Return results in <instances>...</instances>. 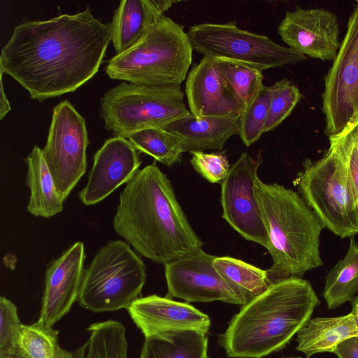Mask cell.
<instances>
[{
  "label": "cell",
  "mask_w": 358,
  "mask_h": 358,
  "mask_svg": "<svg viewBox=\"0 0 358 358\" xmlns=\"http://www.w3.org/2000/svg\"><path fill=\"white\" fill-rule=\"evenodd\" d=\"M111 41L110 23L90 7L74 15L17 25L1 50L0 71L40 102L72 92L90 80Z\"/></svg>",
  "instance_id": "6da1fadb"
},
{
  "label": "cell",
  "mask_w": 358,
  "mask_h": 358,
  "mask_svg": "<svg viewBox=\"0 0 358 358\" xmlns=\"http://www.w3.org/2000/svg\"><path fill=\"white\" fill-rule=\"evenodd\" d=\"M113 225L138 254L155 263L164 265L202 249L170 180L155 163L126 184Z\"/></svg>",
  "instance_id": "7a4b0ae2"
},
{
  "label": "cell",
  "mask_w": 358,
  "mask_h": 358,
  "mask_svg": "<svg viewBox=\"0 0 358 358\" xmlns=\"http://www.w3.org/2000/svg\"><path fill=\"white\" fill-rule=\"evenodd\" d=\"M320 300L309 281L290 276L243 305L219 341L233 358H262L286 346Z\"/></svg>",
  "instance_id": "3957f363"
},
{
  "label": "cell",
  "mask_w": 358,
  "mask_h": 358,
  "mask_svg": "<svg viewBox=\"0 0 358 358\" xmlns=\"http://www.w3.org/2000/svg\"><path fill=\"white\" fill-rule=\"evenodd\" d=\"M255 192L268 236L273 265L266 271L271 282L299 277L321 266L320 238L324 227L301 196L259 178Z\"/></svg>",
  "instance_id": "277c9868"
},
{
  "label": "cell",
  "mask_w": 358,
  "mask_h": 358,
  "mask_svg": "<svg viewBox=\"0 0 358 358\" xmlns=\"http://www.w3.org/2000/svg\"><path fill=\"white\" fill-rule=\"evenodd\" d=\"M193 50L183 27L164 15L134 46L110 59L105 71L113 80L136 85L180 87Z\"/></svg>",
  "instance_id": "5b68a950"
},
{
  "label": "cell",
  "mask_w": 358,
  "mask_h": 358,
  "mask_svg": "<svg viewBox=\"0 0 358 358\" xmlns=\"http://www.w3.org/2000/svg\"><path fill=\"white\" fill-rule=\"evenodd\" d=\"M318 160L306 159L295 180L323 227L341 238L358 234V196L334 143Z\"/></svg>",
  "instance_id": "8992f818"
},
{
  "label": "cell",
  "mask_w": 358,
  "mask_h": 358,
  "mask_svg": "<svg viewBox=\"0 0 358 358\" xmlns=\"http://www.w3.org/2000/svg\"><path fill=\"white\" fill-rule=\"evenodd\" d=\"M145 271L144 262L127 242L110 241L85 269L78 301L96 313L127 309L139 298Z\"/></svg>",
  "instance_id": "52a82bcc"
},
{
  "label": "cell",
  "mask_w": 358,
  "mask_h": 358,
  "mask_svg": "<svg viewBox=\"0 0 358 358\" xmlns=\"http://www.w3.org/2000/svg\"><path fill=\"white\" fill-rule=\"evenodd\" d=\"M190 114L180 87L122 82L108 90L101 99L100 116L105 129L126 138L141 129L164 128Z\"/></svg>",
  "instance_id": "ba28073f"
},
{
  "label": "cell",
  "mask_w": 358,
  "mask_h": 358,
  "mask_svg": "<svg viewBox=\"0 0 358 358\" xmlns=\"http://www.w3.org/2000/svg\"><path fill=\"white\" fill-rule=\"evenodd\" d=\"M187 34L193 50L203 56L245 63L262 72L308 58L267 36L240 29L235 21L196 24Z\"/></svg>",
  "instance_id": "9c48e42d"
},
{
  "label": "cell",
  "mask_w": 358,
  "mask_h": 358,
  "mask_svg": "<svg viewBox=\"0 0 358 358\" xmlns=\"http://www.w3.org/2000/svg\"><path fill=\"white\" fill-rule=\"evenodd\" d=\"M324 81V132L329 138L336 137L358 120V1L348 18L347 31Z\"/></svg>",
  "instance_id": "30bf717a"
},
{
  "label": "cell",
  "mask_w": 358,
  "mask_h": 358,
  "mask_svg": "<svg viewBox=\"0 0 358 358\" xmlns=\"http://www.w3.org/2000/svg\"><path fill=\"white\" fill-rule=\"evenodd\" d=\"M89 143L84 117L67 100L56 105L42 153L64 201L86 171Z\"/></svg>",
  "instance_id": "8fae6325"
},
{
  "label": "cell",
  "mask_w": 358,
  "mask_h": 358,
  "mask_svg": "<svg viewBox=\"0 0 358 358\" xmlns=\"http://www.w3.org/2000/svg\"><path fill=\"white\" fill-rule=\"evenodd\" d=\"M262 152H243L222 182V217L245 239L267 250L269 240L255 192Z\"/></svg>",
  "instance_id": "7c38bea8"
},
{
  "label": "cell",
  "mask_w": 358,
  "mask_h": 358,
  "mask_svg": "<svg viewBox=\"0 0 358 358\" xmlns=\"http://www.w3.org/2000/svg\"><path fill=\"white\" fill-rule=\"evenodd\" d=\"M215 257L200 249L165 264L166 297L187 302L221 301L243 306L238 294L215 269Z\"/></svg>",
  "instance_id": "4fadbf2b"
},
{
  "label": "cell",
  "mask_w": 358,
  "mask_h": 358,
  "mask_svg": "<svg viewBox=\"0 0 358 358\" xmlns=\"http://www.w3.org/2000/svg\"><path fill=\"white\" fill-rule=\"evenodd\" d=\"M277 31L288 48L307 57L333 61L340 48L338 18L327 9L296 6L286 12Z\"/></svg>",
  "instance_id": "5bb4252c"
},
{
  "label": "cell",
  "mask_w": 358,
  "mask_h": 358,
  "mask_svg": "<svg viewBox=\"0 0 358 358\" xmlns=\"http://www.w3.org/2000/svg\"><path fill=\"white\" fill-rule=\"evenodd\" d=\"M141 164L138 151L127 138L115 136L107 139L94 155L87 184L78 194L80 201L86 206L103 201L127 184Z\"/></svg>",
  "instance_id": "9a60e30c"
},
{
  "label": "cell",
  "mask_w": 358,
  "mask_h": 358,
  "mask_svg": "<svg viewBox=\"0 0 358 358\" xmlns=\"http://www.w3.org/2000/svg\"><path fill=\"white\" fill-rule=\"evenodd\" d=\"M85 259L84 244L77 241L48 264L39 322L53 327L69 313L79 296Z\"/></svg>",
  "instance_id": "2e32d148"
},
{
  "label": "cell",
  "mask_w": 358,
  "mask_h": 358,
  "mask_svg": "<svg viewBox=\"0 0 358 358\" xmlns=\"http://www.w3.org/2000/svg\"><path fill=\"white\" fill-rule=\"evenodd\" d=\"M190 113L196 117L240 115L244 106L227 81L215 57L194 64L185 83Z\"/></svg>",
  "instance_id": "e0dca14e"
},
{
  "label": "cell",
  "mask_w": 358,
  "mask_h": 358,
  "mask_svg": "<svg viewBox=\"0 0 358 358\" xmlns=\"http://www.w3.org/2000/svg\"><path fill=\"white\" fill-rule=\"evenodd\" d=\"M145 338L173 331L192 330L206 334L210 317L194 306L156 294L139 297L127 308Z\"/></svg>",
  "instance_id": "ac0fdd59"
},
{
  "label": "cell",
  "mask_w": 358,
  "mask_h": 358,
  "mask_svg": "<svg viewBox=\"0 0 358 358\" xmlns=\"http://www.w3.org/2000/svg\"><path fill=\"white\" fill-rule=\"evenodd\" d=\"M179 1L122 0L110 23L116 55L134 46L148 29Z\"/></svg>",
  "instance_id": "d6986e66"
},
{
  "label": "cell",
  "mask_w": 358,
  "mask_h": 358,
  "mask_svg": "<svg viewBox=\"0 0 358 358\" xmlns=\"http://www.w3.org/2000/svg\"><path fill=\"white\" fill-rule=\"evenodd\" d=\"M240 115L196 117L192 114L164 129L177 136L184 152L219 150L231 136L239 134Z\"/></svg>",
  "instance_id": "ffe728a7"
},
{
  "label": "cell",
  "mask_w": 358,
  "mask_h": 358,
  "mask_svg": "<svg viewBox=\"0 0 358 358\" xmlns=\"http://www.w3.org/2000/svg\"><path fill=\"white\" fill-rule=\"evenodd\" d=\"M296 335V350L310 358L317 353H333L338 344L358 336V322L351 312L335 317H315Z\"/></svg>",
  "instance_id": "44dd1931"
},
{
  "label": "cell",
  "mask_w": 358,
  "mask_h": 358,
  "mask_svg": "<svg viewBox=\"0 0 358 358\" xmlns=\"http://www.w3.org/2000/svg\"><path fill=\"white\" fill-rule=\"evenodd\" d=\"M24 160L27 165L26 184L30 190L27 210L34 217L43 218L62 212L64 201L57 189L42 149L35 145Z\"/></svg>",
  "instance_id": "7402d4cb"
},
{
  "label": "cell",
  "mask_w": 358,
  "mask_h": 358,
  "mask_svg": "<svg viewBox=\"0 0 358 358\" xmlns=\"http://www.w3.org/2000/svg\"><path fill=\"white\" fill-rule=\"evenodd\" d=\"M206 334L185 330L145 338L141 358H208Z\"/></svg>",
  "instance_id": "603a6c76"
},
{
  "label": "cell",
  "mask_w": 358,
  "mask_h": 358,
  "mask_svg": "<svg viewBox=\"0 0 358 358\" xmlns=\"http://www.w3.org/2000/svg\"><path fill=\"white\" fill-rule=\"evenodd\" d=\"M358 293V244L350 238L348 251L327 273L322 292L330 310L352 301Z\"/></svg>",
  "instance_id": "cb8c5ba5"
},
{
  "label": "cell",
  "mask_w": 358,
  "mask_h": 358,
  "mask_svg": "<svg viewBox=\"0 0 358 358\" xmlns=\"http://www.w3.org/2000/svg\"><path fill=\"white\" fill-rule=\"evenodd\" d=\"M213 265L235 289L244 304L266 291L272 285L266 270L230 257H215Z\"/></svg>",
  "instance_id": "d4e9b609"
},
{
  "label": "cell",
  "mask_w": 358,
  "mask_h": 358,
  "mask_svg": "<svg viewBox=\"0 0 358 358\" xmlns=\"http://www.w3.org/2000/svg\"><path fill=\"white\" fill-rule=\"evenodd\" d=\"M84 358H127L126 329L120 322L109 320L92 324Z\"/></svg>",
  "instance_id": "484cf974"
},
{
  "label": "cell",
  "mask_w": 358,
  "mask_h": 358,
  "mask_svg": "<svg viewBox=\"0 0 358 358\" xmlns=\"http://www.w3.org/2000/svg\"><path fill=\"white\" fill-rule=\"evenodd\" d=\"M59 331L38 320L22 324L17 340L18 352L24 358H71L72 352L59 345Z\"/></svg>",
  "instance_id": "4316f807"
},
{
  "label": "cell",
  "mask_w": 358,
  "mask_h": 358,
  "mask_svg": "<svg viewBox=\"0 0 358 358\" xmlns=\"http://www.w3.org/2000/svg\"><path fill=\"white\" fill-rule=\"evenodd\" d=\"M127 139L137 151L152 157L166 166L177 163L185 152L180 139L164 128L141 129Z\"/></svg>",
  "instance_id": "83f0119b"
},
{
  "label": "cell",
  "mask_w": 358,
  "mask_h": 358,
  "mask_svg": "<svg viewBox=\"0 0 358 358\" xmlns=\"http://www.w3.org/2000/svg\"><path fill=\"white\" fill-rule=\"evenodd\" d=\"M216 59L222 74L245 108L264 87L262 71L245 63Z\"/></svg>",
  "instance_id": "f1b7e54d"
},
{
  "label": "cell",
  "mask_w": 358,
  "mask_h": 358,
  "mask_svg": "<svg viewBox=\"0 0 358 358\" xmlns=\"http://www.w3.org/2000/svg\"><path fill=\"white\" fill-rule=\"evenodd\" d=\"M271 86H265L240 116L239 136L247 147L257 141L264 133L268 117Z\"/></svg>",
  "instance_id": "f546056e"
},
{
  "label": "cell",
  "mask_w": 358,
  "mask_h": 358,
  "mask_svg": "<svg viewBox=\"0 0 358 358\" xmlns=\"http://www.w3.org/2000/svg\"><path fill=\"white\" fill-rule=\"evenodd\" d=\"M302 98L299 88L287 78H282L271 85L270 108L264 133L279 126L290 115Z\"/></svg>",
  "instance_id": "4dcf8cb0"
},
{
  "label": "cell",
  "mask_w": 358,
  "mask_h": 358,
  "mask_svg": "<svg viewBox=\"0 0 358 358\" xmlns=\"http://www.w3.org/2000/svg\"><path fill=\"white\" fill-rule=\"evenodd\" d=\"M22 323L16 306L8 299L0 297V356L18 352L17 340Z\"/></svg>",
  "instance_id": "1f68e13d"
},
{
  "label": "cell",
  "mask_w": 358,
  "mask_h": 358,
  "mask_svg": "<svg viewBox=\"0 0 358 358\" xmlns=\"http://www.w3.org/2000/svg\"><path fill=\"white\" fill-rule=\"evenodd\" d=\"M190 162L194 170L212 183L223 181L229 171V164L224 152L206 153L191 150Z\"/></svg>",
  "instance_id": "d6a6232c"
},
{
  "label": "cell",
  "mask_w": 358,
  "mask_h": 358,
  "mask_svg": "<svg viewBox=\"0 0 358 358\" xmlns=\"http://www.w3.org/2000/svg\"><path fill=\"white\" fill-rule=\"evenodd\" d=\"M329 139L336 146L358 196V120L340 136Z\"/></svg>",
  "instance_id": "836d02e7"
},
{
  "label": "cell",
  "mask_w": 358,
  "mask_h": 358,
  "mask_svg": "<svg viewBox=\"0 0 358 358\" xmlns=\"http://www.w3.org/2000/svg\"><path fill=\"white\" fill-rule=\"evenodd\" d=\"M333 353L338 358H358V336L343 341L337 345Z\"/></svg>",
  "instance_id": "e575fe53"
},
{
  "label": "cell",
  "mask_w": 358,
  "mask_h": 358,
  "mask_svg": "<svg viewBox=\"0 0 358 358\" xmlns=\"http://www.w3.org/2000/svg\"><path fill=\"white\" fill-rule=\"evenodd\" d=\"M4 73L0 71V80H1V96H0V119L2 120L6 115L11 110L10 105L8 99L6 95V92L3 89V75Z\"/></svg>",
  "instance_id": "d590c367"
},
{
  "label": "cell",
  "mask_w": 358,
  "mask_h": 358,
  "mask_svg": "<svg viewBox=\"0 0 358 358\" xmlns=\"http://www.w3.org/2000/svg\"><path fill=\"white\" fill-rule=\"evenodd\" d=\"M87 348V343L76 348L72 352L71 358H84Z\"/></svg>",
  "instance_id": "8d00e7d4"
},
{
  "label": "cell",
  "mask_w": 358,
  "mask_h": 358,
  "mask_svg": "<svg viewBox=\"0 0 358 358\" xmlns=\"http://www.w3.org/2000/svg\"><path fill=\"white\" fill-rule=\"evenodd\" d=\"M351 313L354 315L358 322V294L352 301V311Z\"/></svg>",
  "instance_id": "74e56055"
},
{
  "label": "cell",
  "mask_w": 358,
  "mask_h": 358,
  "mask_svg": "<svg viewBox=\"0 0 358 358\" xmlns=\"http://www.w3.org/2000/svg\"><path fill=\"white\" fill-rule=\"evenodd\" d=\"M0 358H24L18 352L13 355L0 356Z\"/></svg>",
  "instance_id": "f35d334b"
},
{
  "label": "cell",
  "mask_w": 358,
  "mask_h": 358,
  "mask_svg": "<svg viewBox=\"0 0 358 358\" xmlns=\"http://www.w3.org/2000/svg\"><path fill=\"white\" fill-rule=\"evenodd\" d=\"M285 358H301L300 357H285Z\"/></svg>",
  "instance_id": "ab89813d"
}]
</instances>
